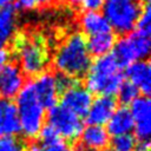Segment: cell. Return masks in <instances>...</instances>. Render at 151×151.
Segmentation results:
<instances>
[{"instance_id":"cell-1","label":"cell","mask_w":151,"mask_h":151,"mask_svg":"<svg viewBox=\"0 0 151 151\" xmlns=\"http://www.w3.org/2000/svg\"><path fill=\"white\" fill-rule=\"evenodd\" d=\"M91 63L86 38L79 32L67 35L57 47L53 55V65L55 70L59 73L74 79L85 76L91 66Z\"/></svg>"},{"instance_id":"cell-2","label":"cell","mask_w":151,"mask_h":151,"mask_svg":"<svg viewBox=\"0 0 151 151\" xmlns=\"http://www.w3.org/2000/svg\"><path fill=\"white\" fill-rule=\"evenodd\" d=\"M120 68L114 57L110 53L96 58L85 74V88L91 94L113 97L124 83Z\"/></svg>"},{"instance_id":"cell-3","label":"cell","mask_w":151,"mask_h":151,"mask_svg":"<svg viewBox=\"0 0 151 151\" xmlns=\"http://www.w3.org/2000/svg\"><path fill=\"white\" fill-rule=\"evenodd\" d=\"M14 51L18 55L19 67L22 73L37 77L45 72L50 61L47 45L38 34L19 33L14 35Z\"/></svg>"},{"instance_id":"cell-4","label":"cell","mask_w":151,"mask_h":151,"mask_svg":"<svg viewBox=\"0 0 151 151\" xmlns=\"http://www.w3.org/2000/svg\"><path fill=\"white\" fill-rule=\"evenodd\" d=\"M15 107L22 134L27 139L38 137L45 123V109L37 99L31 81L25 84L18 93Z\"/></svg>"},{"instance_id":"cell-5","label":"cell","mask_w":151,"mask_h":151,"mask_svg":"<svg viewBox=\"0 0 151 151\" xmlns=\"http://www.w3.org/2000/svg\"><path fill=\"white\" fill-rule=\"evenodd\" d=\"M101 8L111 28L125 34L136 27L143 5L139 0H105Z\"/></svg>"},{"instance_id":"cell-6","label":"cell","mask_w":151,"mask_h":151,"mask_svg":"<svg viewBox=\"0 0 151 151\" xmlns=\"http://www.w3.org/2000/svg\"><path fill=\"white\" fill-rule=\"evenodd\" d=\"M151 41L150 35L137 31L126 37H122L113 46L112 55L120 67L129 66L137 60H144L150 54Z\"/></svg>"},{"instance_id":"cell-7","label":"cell","mask_w":151,"mask_h":151,"mask_svg":"<svg viewBox=\"0 0 151 151\" xmlns=\"http://www.w3.org/2000/svg\"><path fill=\"white\" fill-rule=\"evenodd\" d=\"M47 125H50L60 138L77 140L84 129L80 117L72 113L61 105H54L47 113Z\"/></svg>"},{"instance_id":"cell-8","label":"cell","mask_w":151,"mask_h":151,"mask_svg":"<svg viewBox=\"0 0 151 151\" xmlns=\"http://www.w3.org/2000/svg\"><path fill=\"white\" fill-rule=\"evenodd\" d=\"M130 113L133 119V130L136 132L137 143L149 145L151 134V101L149 97L142 96L131 104Z\"/></svg>"},{"instance_id":"cell-9","label":"cell","mask_w":151,"mask_h":151,"mask_svg":"<svg viewBox=\"0 0 151 151\" xmlns=\"http://www.w3.org/2000/svg\"><path fill=\"white\" fill-rule=\"evenodd\" d=\"M92 100V94L85 88V86H81L79 83H77L61 93L60 105L83 118L86 117Z\"/></svg>"},{"instance_id":"cell-10","label":"cell","mask_w":151,"mask_h":151,"mask_svg":"<svg viewBox=\"0 0 151 151\" xmlns=\"http://www.w3.org/2000/svg\"><path fill=\"white\" fill-rule=\"evenodd\" d=\"M73 146L74 151H101L109 146L110 136L104 126L87 125Z\"/></svg>"},{"instance_id":"cell-11","label":"cell","mask_w":151,"mask_h":151,"mask_svg":"<svg viewBox=\"0 0 151 151\" xmlns=\"http://www.w3.org/2000/svg\"><path fill=\"white\" fill-rule=\"evenodd\" d=\"M31 83L35 97L44 109H51L57 104L59 90L57 85L55 74L51 72H42L37 76L35 79Z\"/></svg>"},{"instance_id":"cell-12","label":"cell","mask_w":151,"mask_h":151,"mask_svg":"<svg viewBox=\"0 0 151 151\" xmlns=\"http://www.w3.org/2000/svg\"><path fill=\"white\" fill-rule=\"evenodd\" d=\"M25 85V77L20 67L14 63H7L0 68V98L17 97Z\"/></svg>"},{"instance_id":"cell-13","label":"cell","mask_w":151,"mask_h":151,"mask_svg":"<svg viewBox=\"0 0 151 151\" xmlns=\"http://www.w3.org/2000/svg\"><path fill=\"white\" fill-rule=\"evenodd\" d=\"M117 109V100L110 96H98L91 103L86 114L88 125L103 126L109 122L111 116Z\"/></svg>"},{"instance_id":"cell-14","label":"cell","mask_w":151,"mask_h":151,"mask_svg":"<svg viewBox=\"0 0 151 151\" xmlns=\"http://www.w3.org/2000/svg\"><path fill=\"white\" fill-rule=\"evenodd\" d=\"M125 76L138 92L149 96L151 91V67L147 60H137L126 66Z\"/></svg>"},{"instance_id":"cell-15","label":"cell","mask_w":151,"mask_h":151,"mask_svg":"<svg viewBox=\"0 0 151 151\" xmlns=\"http://www.w3.org/2000/svg\"><path fill=\"white\" fill-rule=\"evenodd\" d=\"M20 132V124L15 104L0 98V137L15 136Z\"/></svg>"},{"instance_id":"cell-16","label":"cell","mask_w":151,"mask_h":151,"mask_svg":"<svg viewBox=\"0 0 151 151\" xmlns=\"http://www.w3.org/2000/svg\"><path fill=\"white\" fill-rule=\"evenodd\" d=\"M107 124V133L112 137L130 134L133 130V119L130 113V110L125 106L116 109L111 118L109 119Z\"/></svg>"},{"instance_id":"cell-17","label":"cell","mask_w":151,"mask_h":151,"mask_svg":"<svg viewBox=\"0 0 151 151\" xmlns=\"http://www.w3.org/2000/svg\"><path fill=\"white\" fill-rule=\"evenodd\" d=\"M17 31V11L9 5L0 7V50L14 38Z\"/></svg>"},{"instance_id":"cell-18","label":"cell","mask_w":151,"mask_h":151,"mask_svg":"<svg viewBox=\"0 0 151 151\" xmlns=\"http://www.w3.org/2000/svg\"><path fill=\"white\" fill-rule=\"evenodd\" d=\"M79 24H80L81 29L90 37L94 35V34L112 31L111 26L109 25L107 20L103 15V13H100L98 11L84 12L79 18Z\"/></svg>"},{"instance_id":"cell-19","label":"cell","mask_w":151,"mask_h":151,"mask_svg":"<svg viewBox=\"0 0 151 151\" xmlns=\"http://www.w3.org/2000/svg\"><path fill=\"white\" fill-rule=\"evenodd\" d=\"M116 35L112 31L105 32V33H99L91 35L88 40H86L87 44V50L90 55H94L96 58L109 54V52L113 48L116 44Z\"/></svg>"},{"instance_id":"cell-20","label":"cell","mask_w":151,"mask_h":151,"mask_svg":"<svg viewBox=\"0 0 151 151\" xmlns=\"http://www.w3.org/2000/svg\"><path fill=\"white\" fill-rule=\"evenodd\" d=\"M137 144V139L131 133L113 137V139L110 142L111 151H136Z\"/></svg>"},{"instance_id":"cell-21","label":"cell","mask_w":151,"mask_h":151,"mask_svg":"<svg viewBox=\"0 0 151 151\" xmlns=\"http://www.w3.org/2000/svg\"><path fill=\"white\" fill-rule=\"evenodd\" d=\"M29 151H74V150L73 146L63 142V139H59L52 143H40L38 140H34L29 146Z\"/></svg>"},{"instance_id":"cell-22","label":"cell","mask_w":151,"mask_h":151,"mask_svg":"<svg viewBox=\"0 0 151 151\" xmlns=\"http://www.w3.org/2000/svg\"><path fill=\"white\" fill-rule=\"evenodd\" d=\"M118 98H119V101L123 104V105H127V104H131L134 99L138 98V90L132 85L130 84L129 81H124L119 90H118Z\"/></svg>"},{"instance_id":"cell-23","label":"cell","mask_w":151,"mask_h":151,"mask_svg":"<svg viewBox=\"0 0 151 151\" xmlns=\"http://www.w3.org/2000/svg\"><path fill=\"white\" fill-rule=\"evenodd\" d=\"M25 142L15 136L0 137V151H24Z\"/></svg>"},{"instance_id":"cell-24","label":"cell","mask_w":151,"mask_h":151,"mask_svg":"<svg viewBox=\"0 0 151 151\" xmlns=\"http://www.w3.org/2000/svg\"><path fill=\"white\" fill-rule=\"evenodd\" d=\"M136 27H137V29H136L137 32L150 35V33H151V14H150V6L149 5L143 6V9H142V13L137 20Z\"/></svg>"},{"instance_id":"cell-25","label":"cell","mask_w":151,"mask_h":151,"mask_svg":"<svg viewBox=\"0 0 151 151\" xmlns=\"http://www.w3.org/2000/svg\"><path fill=\"white\" fill-rule=\"evenodd\" d=\"M105 0H77L79 2L80 7L87 12V11H98L103 7Z\"/></svg>"},{"instance_id":"cell-26","label":"cell","mask_w":151,"mask_h":151,"mask_svg":"<svg viewBox=\"0 0 151 151\" xmlns=\"http://www.w3.org/2000/svg\"><path fill=\"white\" fill-rule=\"evenodd\" d=\"M9 60V52L6 48L0 50V68L4 67Z\"/></svg>"},{"instance_id":"cell-27","label":"cell","mask_w":151,"mask_h":151,"mask_svg":"<svg viewBox=\"0 0 151 151\" xmlns=\"http://www.w3.org/2000/svg\"><path fill=\"white\" fill-rule=\"evenodd\" d=\"M37 7H42V6H48L50 4L53 2V0H34Z\"/></svg>"},{"instance_id":"cell-28","label":"cell","mask_w":151,"mask_h":151,"mask_svg":"<svg viewBox=\"0 0 151 151\" xmlns=\"http://www.w3.org/2000/svg\"><path fill=\"white\" fill-rule=\"evenodd\" d=\"M14 0H0V7H5V6H9L12 5Z\"/></svg>"},{"instance_id":"cell-29","label":"cell","mask_w":151,"mask_h":151,"mask_svg":"<svg viewBox=\"0 0 151 151\" xmlns=\"http://www.w3.org/2000/svg\"><path fill=\"white\" fill-rule=\"evenodd\" d=\"M67 1H71V2H77V0H67Z\"/></svg>"},{"instance_id":"cell-30","label":"cell","mask_w":151,"mask_h":151,"mask_svg":"<svg viewBox=\"0 0 151 151\" xmlns=\"http://www.w3.org/2000/svg\"><path fill=\"white\" fill-rule=\"evenodd\" d=\"M144 1H145V2H149V0H144Z\"/></svg>"},{"instance_id":"cell-31","label":"cell","mask_w":151,"mask_h":151,"mask_svg":"<svg viewBox=\"0 0 151 151\" xmlns=\"http://www.w3.org/2000/svg\"><path fill=\"white\" fill-rule=\"evenodd\" d=\"M101 151H107V150H101Z\"/></svg>"}]
</instances>
